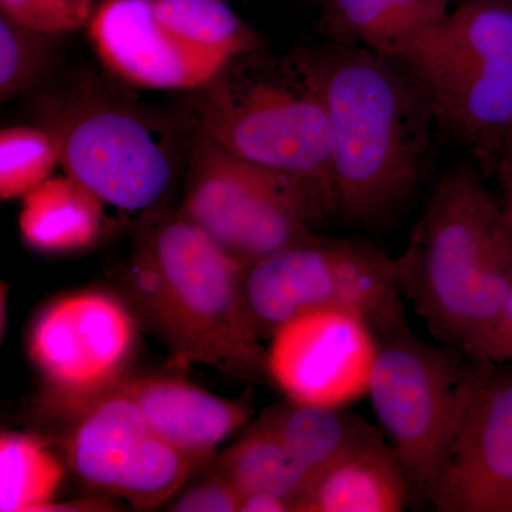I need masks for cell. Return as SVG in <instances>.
Instances as JSON below:
<instances>
[{
    "label": "cell",
    "instance_id": "cell-1",
    "mask_svg": "<svg viewBox=\"0 0 512 512\" xmlns=\"http://www.w3.org/2000/svg\"><path fill=\"white\" fill-rule=\"evenodd\" d=\"M305 52L329 113L338 212L382 224L419 184L437 130L429 94L399 57L329 42Z\"/></svg>",
    "mask_w": 512,
    "mask_h": 512
},
{
    "label": "cell",
    "instance_id": "cell-2",
    "mask_svg": "<svg viewBox=\"0 0 512 512\" xmlns=\"http://www.w3.org/2000/svg\"><path fill=\"white\" fill-rule=\"evenodd\" d=\"M187 94L198 134L298 180L320 218L338 212L329 113L305 49L241 53Z\"/></svg>",
    "mask_w": 512,
    "mask_h": 512
},
{
    "label": "cell",
    "instance_id": "cell-3",
    "mask_svg": "<svg viewBox=\"0 0 512 512\" xmlns=\"http://www.w3.org/2000/svg\"><path fill=\"white\" fill-rule=\"evenodd\" d=\"M242 264L181 215L158 225L124 276L134 312L177 365L231 376H268L266 349L249 318Z\"/></svg>",
    "mask_w": 512,
    "mask_h": 512
},
{
    "label": "cell",
    "instance_id": "cell-4",
    "mask_svg": "<svg viewBox=\"0 0 512 512\" xmlns=\"http://www.w3.org/2000/svg\"><path fill=\"white\" fill-rule=\"evenodd\" d=\"M396 268L403 295L448 348L463 349L494 319L512 286V244L474 167L440 178Z\"/></svg>",
    "mask_w": 512,
    "mask_h": 512
},
{
    "label": "cell",
    "instance_id": "cell-5",
    "mask_svg": "<svg viewBox=\"0 0 512 512\" xmlns=\"http://www.w3.org/2000/svg\"><path fill=\"white\" fill-rule=\"evenodd\" d=\"M35 121L55 141L64 174L106 207L148 211L170 192L178 164L171 131L100 80L79 77L43 94Z\"/></svg>",
    "mask_w": 512,
    "mask_h": 512
},
{
    "label": "cell",
    "instance_id": "cell-6",
    "mask_svg": "<svg viewBox=\"0 0 512 512\" xmlns=\"http://www.w3.org/2000/svg\"><path fill=\"white\" fill-rule=\"evenodd\" d=\"M396 57L429 94L437 130L494 171L512 133V9L463 0Z\"/></svg>",
    "mask_w": 512,
    "mask_h": 512
},
{
    "label": "cell",
    "instance_id": "cell-7",
    "mask_svg": "<svg viewBox=\"0 0 512 512\" xmlns=\"http://www.w3.org/2000/svg\"><path fill=\"white\" fill-rule=\"evenodd\" d=\"M485 365L409 329L379 340L367 394L413 497L430 503Z\"/></svg>",
    "mask_w": 512,
    "mask_h": 512
},
{
    "label": "cell",
    "instance_id": "cell-8",
    "mask_svg": "<svg viewBox=\"0 0 512 512\" xmlns=\"http://www.w3.org/2000/svg\"><path fill=\"white\" fill-rule=\"evenodd\" d=\"M396 259L353 239L312 237L248 265L244 296L259 338L319 309L365 319L377 338L407 328Z\"/></svg>",
    "mask_w": 512,
    "mask_h": 512
},
{
    "label": "cell",
    "instance_id": "cell-9",
    "mask_svg": "<svg viewBox=\"0 0 512 512\" xmlns=\"http://www.w3.org/2000/svg\"><path fill=\"white\" fill-rule=\"evenodd\" d=\"M178 215L247 266L315 237L309 224L320 220L298 180L234 156L201 134L191 148Z\"/></svg>",
    "mask_w": 512,
    "mask_h": 512
},
{
    "label": "cell",
    "instance_id": "cell-10",
    "mask_svg": "<svg viewBox=\"0 0 512 512\" xmlns=\"http://www.w3.org/2000/svg\"><path fill=\"white\" fill-rule=\"evenodd\" d=\"M137 345L131 305L84 289L47 303L30 326L28 349L47 402L73 416L130 376Z\"/></svg>",
    "mask_w": 512,
    "mask_h": 512
},
{
    "label": "cell",
    "instance_id": "cell-11",
    "mask_svg": "<svg viewBox=\"0 0 512 512\" xmlns=\"http://www.w3.org/2000/svg\"><path fill=\"white\" fill-rule=\"evenodd\" d=\"M73 416L66 453L74 473L137 510H153L170 500L198 466L160 439L123 394H104Z\"/></svg>",
    "mask_w": 512,
    "mask_h": 512
},
{
    "label": "cell",
    "instance_id": "cell-12",
    "mask_svg": "<svg viewBox=\"0 0 512 512\" xmlns=\"http://www.w3.org/2000/svg\"><path fill=\"white\" fill-rule=\"evenodd\" d=\"M379 338L365 319L340 309L284 323L266 349V372L295 402L345 407L367 394Z\"/></svg>",
    "mask_w": 512,
    "mask_h": 512
},
{
    "label": "cell",
    "instance_id": "cell-13",
    "mask_svg": "<svg viewBox=\"0 0 512 512\" xmlns=\"http://www.w3.org/2000/svg\"><path fill=\"white\" fill-rule=\"evenodd\" d=\"M430 504L440 512H512V372L485 365Z\"/></svg>",
    "mask_w": 512,
    "mask_h": 512
},
{
    "label": "cell",
    "instance_id": "cell-14",
    "mask_svg": "<svg viewBox=\"0 0 512 512\" xmlns=\"http://www.w3.org/2000/svg\"><path fill=\"white\" fill-rule=\"evenodd\" d=\"M87 36L104 69L138 89L191 92L227 64L164 26L151 0H103Z\"/></svg>",
    "mask_w": 512,
    "mask_h": 512
},
{
    "label": "cell",
    "instance_id": "cell-15",
    "mask_svg": "<svg viewBox=\"0 0 512 512\" xmlns=\"http://www.w3.org/2000/svg\"><path fill=\"white\" fill-rule=\"evenodd\" d=\"M111 392L133 400L160 439L198 464L251 414L247 404L171 377L128 376Z\"/></svg>",
    "mask_w": 512,
    "mask_h": 512
},
{
    "label": "cell",
    "instance_id": "cell-16",
    "mask_svg": "<svg viewBox=\"0 0 512 512\" xmlns=\"http://www.w3.org/2000/svg\"><path fill=\"white\" fill-rule=\"evenodd\" d=\"M412 498L409 477L382 434L316 478L296 512H400Z\"/></svg>",
    "mask_w": 512,
    "mask_h": 512
},
{
    "label": "cell",
    "instance_id": "cell-17",
    "mask_svg": "<svg viewBox=\"0 0 512 512\" xmlns=\"http://www.w3.org/2000/svg\"><path fill=\"white\" fill-rule=\"evenodd\" d=\"M450 0H323L318 30L338 45L396 56L447 18Z\"/></svg>",
    "mask_w": 512,
    "mask_h": 512
},
{
    "label": "cell",
    "instance_id": "cell-18",
    "mask_svg": "<svg viewBox=\"0 0 512 512\" xmlns=\"http://www.w3.org/2000/svg\"><path fill=\"white\" fill-rule=\"evenodd\" d=\"M22 200L20 237L40 254L86 251L106 227V205L67 174L50 178Z\"/></svg>",
    "mask_w": 512,
    "mask_h": 512
},
{
    "label": "cell",
    "instance_id": "cell-19",
    "mask_svg": "<svg viewBox=\"0 0 512 512\" xmlns=\"http://www.w3.org/2000/svg\"><path fill=\"white\" fill-rule=\"evenodd\" d=\"M259 421L274 431L313 483L340 458L383 434L343 407L291 399L266 410Z\"/></svg>",
    "mask_w": 512,
    "mask_h": 512
},
{
    "label": "cell",
    "instance_id": "cell-20",
    "mask_svg": "<svg viewBox=\"0 0 512 512\" xmlns=\"http://www.w3.org/2000/svg\"><path fill=\"white\" fill-rule=\"evenodd\" d=\"M218 473L239 494L272 493L298 507L313 480L286 450L278 436L258 420L251 430L218 461Z\"/></svg>",
    "mask_w": 512,
    "mask_h": 512
},
{
    "label": "cell",
    "instance_id": "cell-21",
    "mask_svg": "<svg viewBox=\"0 0 512 512\" xmlns=\"http://www.w3.org/2000/svg\"><path fill=\"white\" fill-rule=\"evenodd\" d=\"M64 476L62 460L39 437L12 431L0 436V511H47Z\"/></svg>",
    "mask_w": 512,
    "mask_h": 512
},
{
    "label": "cell",
    "instance_id": "cell-22",
    "mask_svg": "<svg viewBox=\"0 0 512 512\" xmlns=\"http://www.w3.org/2000/svg\"><path fill=\"white\" fill-rule=\"evenodd\" d=\"M157 19L187 45L228 63L264 47L261 37L225 0H151Z\"/></svg>",
    "mask_w": 512,
    "mask_h": 512
},
{
    "label": "cell",
    "instance_id": "cell-23",
    "mask_svg": "<svg viewBox=\"0 0 512 512\" xmlns=\"http://www.w3.org/2000/svg\"><path fill=\"white\" fill-rule=\"evenodd\" d=\"M62 37L0 16V99L3 103L45 82L62 50Z\"/></svg>",
    "mask_w": 512,
    "mask_h": 512
},
{
    "label": "cell",
    "instance_id": "cell-24",
    "mask_svg": "<svg viewBox=\"0 0 512 512\" xmlns=\"http://www.w3.org/2000/svg\"><path fill=\"white\" fill-rule=\"evenodd\" d=\"M60 165L55 141L45 128L15 126L0 133V198H23L53 177Z\"/></svg>",
    "mask_w": 512,
    "mask_h": 512
},
{
    "label": "cell",
    "instance_id": "cell-25",
    "mask_svg": "<svg viewBox=\"0 0 512 512\" xmlns=\"http://www.w3.org/2000/svg\"><path fill=\"white\" fill-rule=\"evenodd\" d=\"M96 8L94 0H0L5 18L37 32L60 36L87 28Z\"/></svg>",
    "mask_w": 512,
    "mask_h": 512
},
{
    "label": "cell",
    "instance_id": "cell-26",
    "mask_svg": "<svg viewBox=\"0 0 512 512\" xmlns=\"http://www.w3.org/2000/svg\"><path fill=\"white\" fill-rule=\"evenodd\" d=\"M461 352L476 362L495 366L512 365V286L494 319Z\"/></svg>",
    "mask_w": 512,
    "mask_h": 512
},
{
    "label": "cell",
    "instance_id": "cell-27",
    "mask_svg": "<svg viewBox=\"0 0 512 512\" xmlns=\"http://www.w3.org/2000/svg\"><path fill=\"white\" fill-rule=\"evenodd\" d=\"M241 494L220 473L185 491L170 508L177 512H237Z\"/></svg>",
    "mask_w": 512,
    "mask_h": 512
},
{
    "label": "cell",
    "instance_id": "cell-28",
    "mask_svg": "<svg viewBox=\"0 0 512 512\" xmlns=\"http://www.w3.org/2000/svg\"><path fill=\"white\" fill-rule=\"evenodd\" d=\"M239 512H295L291 501L272 493L242 495Z\"/></svg>",
    "mask_w": 512,
    "mask_h": 512
},
{
    "label": "cell",
    "instance_id": "cell-29",
    "mask_svg": "<svg viewBox=\"0 0 512 512\" xmlns=\"http://www.w3.org/2000/svg\"><path fill=\"white\" fill-rule=\"evenodd\" d=\"M494 173L497 174L504 198H512V133L501 148Z\"/></svg>",
    "mask_w": 512,
    "mask_h": 512
},
{
    "label": "cell",
    "instance_id": "cell-30",
    "mask_svg": "<svg viewBox=\"0 0 512 512\" xmlns=\"http://www.w3.org/2000/svg\"><path fill=\"white\" fill-rule=\"evenodd\" d=\"M501 217H503L505 231H507L512 244V198H504V205L503 208H501Z\"/></svg>",
    "mask_w": 512,
    "mask_h": 512
},
{
    "label": "cell",
    "instance_id": "cell-31",
    "mask_svg": "<svg viewBox=\"0 0 512 512\" xmlns=\"http://www.w3.org/2000/svg\"><path fill=\"white\" fill-rule=\"evenodd\" d=\"M491 2L500 3V5L505 6V8L512 9V0H491Z\"/></svg>",
    "mask_w": 512,
    "mask_h": 512
}]
</instances>
